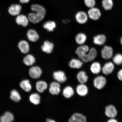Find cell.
Returning <instances> with one entry per match:
<instances>
[{
	"mask_svg": "<svg viewBox=\"0 0 122 122\" xmlns=\"http://www.w3.org/2000/svg\"><path fill=\"white\" fill-rule=\"evenodd\" d=\"M26 35L28 40L31 42H37L39 39V34L36 30L33 29H30L27 30Z\"/></svg>",
	"mask_w": 122,
	"mask_h": 122,
	"instance_id": "cell-13",
	"label": "cell"
},
{
	"mask_svg": "<svg viewBox=\"0 0 122 122\" xmlns=\"http://www.w3.org/2000/svg\"><path fill=\"white\" fill-rule=\"evenodd\" d=\"M120 42L121 43L122 45V37L120 38Z\"/></svg>",
	"mask_w": 122,
	"mask_h": 122,
	"instance_id": "cell-40",
	"label": "cell"
},
{
	"mask_svg": "<svg viewBox=\"0 0 122 122\" xmlns=\"http://www.w3.org/2000/svg\"><path fill=\"white\" fill-rule=\"evenodd\" d=\"M30 101L33 104L38 105L41 102V97L38 93H33L31 94L29 97Z\"/></svg>",
	"mask_w": 122,
	"mask_h": 122,
	"instance_id": "cell-27",
	"label": "cell"
},
{
	"mask_svg": "<svg viewBox=\"0 0 122 122\" xmlns=\"http://www.w3.org/2000/svg\"><path fill=\"white\" fill-rule=\"evenodd\" d=\"M45 122H57L55 120L52 119L47 118Z\"/></svg>",
	"mask_w": 122,
	"mask_h": 122,
	"instance_id": "cell-37",
	"label": "cell"
},
{
	"mask_svg": "<svg viewBox=\"0 0 122 122\" xmlns=\"http://www.w3.org/2000/svg\"><path fill=\"white\" fill-rule=\"evenodd\" d=\"M90 48L87 45H84L79 46L76 50L75 53L79 58L84 54L89 51Z\"/></svg>",
	"mask_w": 122,
	"mask_h": 122,
	"instance_id": "cell-22",
	"label": "cell"
},
{
	"mask_svg": "<svg viewBox=\"0 0 122 122\" xmlns=\"http://www.w3.org/2000/svg\"><path fill=\"white\" fill-rule=\"evenodd\" d=\"M54 46L53 43L49 41L46 40L43 42L41 46V50L43 52L50 54L52 52Z\"/></svg>",
	"mask_w": 122,
	"mask_h": 122,
	"instance_id": "cell-11",
	"label": "cell"
},
{
	"mask_svg": "<svg viewBox=\"0 0 122 122\" xmlns=\"http://www.w3.org/2000/svg\"><path fill=\"white\" fill-rule=\"evenodd\" d=\"M87 14L88 17L94 20H98L101 16L100 10L95 7L90 8L88 11Z\"/></svg>",
	"mask_w": 122,
	"mask_h": 122,
	"instance_id": "cell-7",
	"label": "cell"
},
{
	"mask_svg": "<svg viewBox=\"0 0 122 122\" xmlns=\"http://www.w3.org/2000/svg\"><path fill=\"white\" fill-rule=\"evenodd\" d=\"M23 61L27 66H32L36 62V59L33 55L28 54L24 57Z\"/></svg>",
	"mask_w": 122,
	"mask_h": 122,
	"instance_id": "cell-24",
	"label": "cell"
},
{
	"mask_svg": "<svg viewBox=\"0 0 122 122\" xmlns=\"http://www.w3.org/2000/svg\"><path fill=\"white\" fill-rule=\"evenodd\" d=\"M102 4L105 10H111L113 7V1L112 0H103Z\"/></svg>",
	"mask_w": 122,
	"mask_h": 122,
	"instance_id": "cell-32",
	"label": "cell"
},
{
	"mask_svg": "<svg viewBox=\"0 0 122 122\" xmlns=\"http://www.w3.org/2000/svg\"><path fill=\"white\" fill-rule=\"evenodd\" d=\"M113 61L117 65L122 64V54L118 53L115 55L113 59Z\"/></svg>",
	"mask_w": 122,
	"mask_h": 122,
	"instance_id": "cell-34",
	"label": "cell"
},
{
	"mask_svg": "<svg viewBox=\"0 0 122 122\" xmlns=\"http://www.w3.org/2000/svg\"><path fill=\"white\" fill-rule=\"evenodd\" d=\"M87 13L84 11H80L76 14L75 19L76 22L81 24H84L87 22L88 19Z\"/></svg>",
	"mask_w": 122,
	"mask_h": 122,
	"instance_id": "cell-8",
	"label": "cell"
},
{
	"mask_svg": "<svg viewBox=\"0 0 122 122\" xmlns=\"http://www.w3.org/2000/svg\"><path fill=\"white\" fill-rule=\"evenodd\" d=\"M56 23L54 21L48 20L44 23L43 26V28L47 31L52 32L56 28Z\"/></svg>",
	"mask_w": 122,
	"mask_h": 122,
	"instance_id": "cell-25",
	"label": "cell"
},
{
	"mask_svg": "<svg viewBox=\"0 0 122 122\" xmlns=\"http://www.w3.org/2000/svg\"><path fill=\"white\" fill-rule=\"evenodd\" d=\"M90 70L93 74H98L100 73L101 70V65L100 63L98 62H94L91 65Z\"/></svg>",
	"mask_w": 122,
	"mask_h": 122,
	"instance_id": "cell-31",
	"label": "cell"
},
{
	"mask_svg": "<svg viewBox=\"0 0 122 122\" xmlns=\"http://www.w3.org/2000/svg\"><path fill=\"white\" fill-rule=\"evenodd\" d=\"M83 62L79 59L73 58L69 61L68 66L70 67L73 69H79L82 67Z\"/></svg>",
	"mask_w": 122,
	"mask_h": 122,
	"instance_id": "cell-16",
	"label": "cell"
},
{
	"mask_svg": "<svg viewBox=\"0 0 122 122\" xmlns=\"http://www.w3.org/2000/svg\"><path fill=\"white\" fill-rule=\"evenodd\" d=\"M48 89L49 92L51 95L57 96L61 92V84L54 81L50 83Z\"/></svg>",
	"mask_w": 122,
	"mask_h": 122,
	"instance_id": "cell-4",
	"label": "cell"
},
{
	"mask_svg": "<svg viewBox=\"0 0 122 122\" xmlns=\"http://www.w3.org/2000/svg\"><path fill=\"white\" fill-rule=\"evenodd\" d=\"M107 122H118L117 120L114 118H111L108 120Z\"/></svg>",
	"mask_w": 122,
	"mask_h": 122,
	"instance_id": "cell-39",
	"label": "cell"
},
{
	"mask_svg": "<svg viewBox=\"0 0 122 122\" xmlns=\"http://www.w3.org/2000/svg\"><path fill=\"white\" fill-rule=\"evenodd\" d=\"M18 47L20 51L24 54L28 53L30 51V46L28 42L24 40H21L19 42Z\"/></svg>",
	"mask_w": 122,
	"mask_h": 122,
	"instance_id": "cell-19",
	"label": "cell"
},
{
	"mask_svg": "<svg viewBox=\"0 0 122 122\" xmlns=\"http://www.w3.org/2000/svg\"><path fill=\"white\" fill-rule=\"evenodd\" d=\"M84 2L86 6L89 9L95 7L96 3L95 0H84Z\"/></svg>",
	"mask_w": 122,
	"mask_h": 122,
	"instance_id": "cell-35",
	"label": "cell"
},
{
	"mask_svg": "<svg viewBox=\"0 0 122 122\" xmlns=\"http://www.w3.org/2000/svg\"><path fill=\"white\" fill-rule=\"evenodd\" d=\"M16 22L18 25L24 27L28 25L30 22L28 17L23 15H19L17 16Z\"/></svg>",
	"mask_w": 122,
	"mask_h": 122,
	"instance_id": "cell-18",
	"label": "cell"
},
{
	"mask_svg": "<svg viewBox=\"0 0 122 122\" xmlns=\"http://www.w3.org/2000/svg\"><path fill=\"white\" fill-rule=\"evenodd\" d=\"M75 90L78 95L82 97L87 95L88 92V87L85 84L79 83L76 86Z\"/></svg>",
	"mask_w": 122,
	"mask_h": 122,
	"instance_id": "cell-9",
	"label": "cell"
},
{
	"mask_svg": "<svg viewBox=\"0 0 122 122\" xmlns=\"http://www.w3.org/2000/svg\"><path fill=\"white\" fill-rule=\"evenodd\" d=\"M53 77L55 81L61 84L65 83L67 80V77L65 72L61 70L56 71L53 72Z\"/></svg>",
	"mask_w": 122,
	"mask_h": 122,
	"instance_id": "cell-3",
	"label": "cell"
},
{
	"mask_svg": "<svg viewBox=\"0 0 122 122\" xmlns=\"http://www.w3.org/2000/svg\"><path fill=\"white\" fill-rule=\"evenodd\" d=\"M117 111L115 107L112 105H109L105 109V113L107 117L111 118H114L117 115Z\"/></svg>",
	"mask_w": 122,
	"mask_h": 122,
	"instance_id": "cell-20",
	"label": "cell"
},
{
	"mask_svg": "<svg viewBox=\"0 0 122 122\" xmlns=\"http://www.w3.org/2000/svg\"><path fill=\"white\" fill-rule=\"evenodd\" d=\"M75 91L74 88L70 85H67L63 88L62 91V94L63 97L66 99L72 98L74 96Z\"/></svg>",
	"mask_w": 122,
	"mask_h": 122,
	"instance_id": "cell-12",
	"label": "cell"
},
{
	"mask_svg": "<svg viewBox=\"0 0 122 122\" xmlns=\"http://www.w3.org/2000/svg\"><path fill=\"white\" fill-rule=\"evenodd\" d=\"M97 50L94 48L90 49L89 51L80 58L83 62H91L95 59L97 56Z\"/></svg>",
	"mask_w": 122,
	"mask_h": 122,
	"instance_id": "cell-2",
	"label": "cell"
},
{
	"mask_svg": "<svg viewBox=\"0 0 122 122\" xmlns=\"http://www.w3.org/2000/svg\"><path fill=\"white\" fill-rule=\"evenodd\" d=\"M106 83V80L105 78L102 76H99L94 79V85L97 89L100 90L104 87Z\"/></svg>",
	"mask_w": 122,
	"mask_h": 122,
	"instance_id": "cell-10",
	"label": "cell"
},
{
	"mask_svg": "<svg viewBox=\"0 0 122 122\" xmlns=\"http://www.w3.org/2000/svg\"><path fill=\"white\" fill-rule=\"evenodd\" d=\"M87 39L86 35L85 33L81 32L76 35L75 38L76 43L79 46L84 45Z\"/></svg>",
	"mask_w": 122,
	"mask_h": 122,
	"instance_id": "cell-26",
	"label": "cell"
},
{
	"mask_svg": "<svg viewBox=\"0 0 122 122\" xmlns=\"http://www.w3.org/2000/svg\"><path fill=\"white\" fill-rule=\"evenodd\" d=\"M36 91L40 93H42L48 89V85L45 81L40 80L36 82Z\"/></svg>",
	"mask_w": 122,
	"mask_h": 122,
	"instance_id": "cell-14",
	"label": "cell"
},
{
	"mask_svg": "<svg viewBox=\"0 0 122 122\" xmlns=\"http://www.w3.org/2000/svg\"><path fill=\"white\" fill-rule=\"evenodd\" d=\"M30 0H19L20 2L22 4H27L29 2Z\"/></svg>",
	"mask_w": 122,
	"mask_h": 122,
	"instance_id": "cell-38",
	"label": "cell"
},
{
	"mask_svg": "<svg viewBox=\"0 0 122 122\" xmlns=\"http://www.w3.org/2000/svg\"><path fill=\"white\" fill-rule=\"evenodd\" d=\"M22 9V6L20 4H13L9 7L8 12L12 16H17L20 15Z\"/></svg>",
	"mask_w": 122,
	"mask_h": 122,
	"instance_id": "cell-15",
	"label": "cell"
},
{
	"mask_svg": "<svg viewBox=\"0 0 122 122\" xmlns=\"http://www.w3.org/2000/svg\"><path fill=\"white\" fill-rule=\"evenodd\" d=\"M29 74L31 78L34 79H39L42 74V69L37 66H31L29 70Z\"/></svg>",
	"mask_w": 122,
	"mask_h": 122,
	"instance_id": "cell-5",
	"label": "cell"
},
{
	"mask_svg": "<svg viewBox=\"0 0 122 122\" xmlns=\"http://www.w3.org/2000/svg\"><path fill=\"white\" fill-rule=\"evenodd\" d=\"M79 83L85 84L87 82L88 77L85 71H81L77 73L76 76Z\"/></svg>",
	"mask_w": 122,
	"mask_h": 122,
	"instance_id": "cell-21",
	"label": "cell"
},
{
	"mask_svg": "<svg viewBox=\"0 0 122 122\" xmlns=\"http://www.w3.org/2000/svg\"><path fill=\"white\" fill-rule=\"evenodd\" d=\"M20 86L24 90L27 92H30L32 89V85L30 81L28 80L22 81L20 84Z\"/></svg>",
	"mask_w": 122,
	"mask_h": 122,
	"instance_id": "cell-29",
	"label": "cell"
},
{
	"mask_svg": "<svg viewBox=\"0 0 122 122\" xmlns=\"http://www.w3.org/2000/svg\"><path fill=\"white\" fill-rule=\"evenodd\" d=\"M68 122H87L86 117L80 113L76 112L71 115Z\"/></svg>",
	"mask_w": 122,
	"mask_h": 122,
	"instance_id": "cell-6",
	"label": "cell"
},
{
	"mask_svg": "<svg viewBox=\"0 0 122 122\" xmlns=\"http://www.w3.org/2000/svg\"><path fill=\"white\" fill-rule=\"evenodd\" d=\"M117 76L119 80L122 81V69L120 70L119 71Z\"/></svg>",
	"mask_w": 122,
	"mask_h": 122,
	"instance_id": "cell-36",
	"label": "cell"
},
{
	"mask_svg": "<svg viewBox=\"0 0 122 122\" xmlns=\"http://www.w3.org/2000/svg\"><path fill=\"white\" fill-rule=\"evenodd\" d=\"M106 37L103 35H98L94 37L93 42L95 45H102L106 41Z\"/></svg>",
	"mask_w": 122,
	"mask_h": 122,
	"instance_id": "cell-28",
	"label": "cell"
},
{
	"mask_svg": "<svg viewBox=\"0 0 122 122\" xmlns=\"http://www.w3.org/2000/svg\"><path fill=\"white\" fill-rule=\"evenodd\" d=\"M10 97L12 100L15 102H19L21 100V97L19 92L15 90L11 91Z\"/></svg>",
	"mask_w": 122,
	"mask_h": 122,
	"instance_id": "cell-33",
	"label": "cell"
},
{
	"mask_svg": "<svg viewBox=\"0 0 122 122\" xmlns=\"http://www.w3.org/2000/svg\"><path fill=\"white\" fill-rule=\"evenodd\" d=\"M113 54V50L112 47L105 46L101 51V55L103 58L109 59L112 57Z\"/></svg>",
	"mask_w": 122,
	"mask_h": 122,
	"instance_id": "cell-17",
	"label": "cell"
},
{
	"mask_svg": "<svg viewBox=\"0 0 122 122\" xmlns=\"http://www.w3.org/2000/svg\"><path fill=\"white\" fill-rule=\"evenodd\" d=\"M30 10L33 12L29 13L27 16L30 22L37 24L45 18L46 12L45 7L42 5L38 4H32Z\"/></svg>",
	"mask_w": 122,
	"mask_h": 122,
	"instance_id": "cell-1",
	"label": "cell"
},
{
	"mask_svg": "<svg viewBox=\"0 0 122 122\" xmlns=\"http://www.w3.org/2000/svg\"><path fill=\"white\" fill-rule=\"evenodd\" d=\"M14 120V117L11 113L6 112L0 118V122H12Z\"/></svg>",
	"mask_w": 122,
	"mask_h": 122,
	"instance_id": "cell-30",
	"label": "cell"
},
{
	"mask_svg": "<svg viewBox=\"0 0 122 122\" xmlns=\"http://www.w3.org/2000/svg\"><path fill=\"white\" fill-rule=\"evenodd\" d=\"M114 68L113 63L111 62H107L102 68V71L104 74L108 75L111 74L113 71Z\"/></svg>",
	"mask_w": 122,
	"mask_h": 122,
	"instance_id": "cell-23",
	"label": "cell"
}]
</instances>
